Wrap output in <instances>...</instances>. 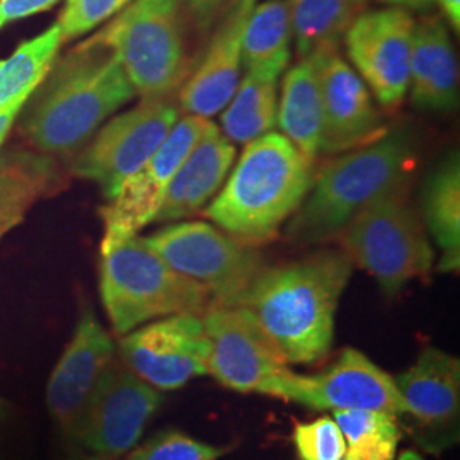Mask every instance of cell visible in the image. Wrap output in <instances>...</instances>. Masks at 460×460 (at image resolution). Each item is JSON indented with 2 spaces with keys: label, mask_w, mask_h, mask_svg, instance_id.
<instances>
[{
  "label": "cell",
  "mask_w": 460,
  "mask_h": 460,
  "mask_svg": "<svg viewBox=\"0 0 460 460\" xmlns=\"http://www.w3.org/2000/svg\"><path fill=\"white\" fill-rule=\"evenodd\" d=\"M397 460H427L425 457H421L418 452H414V450H404L401 456H399V459Z\"/></svg>",
  "instance_id": "f35d334b"
},
{
  "label": "cell",
  "mask_w": 460,
  "mask_h": 460,
  "mask_svg": "<svg viewBox=\"0 0 460 460\" xmlns=\"http://www.w3.org/2000/svg\"><path fill=\"white\" fill-rule=\"evenodd\" d=\"M420 217L429 239L440 249L438 271L460 266V159L454 150L435 165L421 188Z\"/></svg>",
  "instance_id": "7402d4cb"
},
{
  "label": "cell",
  "mask_w": 460,
  "mask_h": 460,
  "mask_svg": "<svg viewBox=\"0 0 460 460\" xmlns=\"http://www.w3.org/2000/svg\"><path fill=\"white\" fill-rule=\"evenodd\" d=\"M368 7V0H290L296 58L340 51L348 30Z\"/></svg>",
  "instance_id": "484cf974"
},
{
  "label": "cell",
  "mask_w": 460,
  "mask_h": 460,
  "mask_svg": "<svg viewBox=\"0 0 460 460\" xmlns=\"http://www.w3.org/2000/svg\"><path fill=\"white\" fill-rule=\"evenodd\" d=\"M256 0H229L207 47L176 94L182 115L212 119L220 115L243 79V36Z\"/></svg>",
  "instance_id": "e0dca14e"
},
{
  "label": "cell",
  "mask_w": 460,
  "mask_h": 460,
  "mask_svg": "<svg viewBox=\"0 0 460 460\" xmlns=\"http://www.w3.org/2000/svg\"><path fill=\"white\" fill-rule=\"evenodd\" d=\"M163 402L161 391L137 377L121 360H113L68 438L85 452L118 459L137 447Z\"/></svg>",
  "instance_id": "8fae6325"
},
{
  "label": "cell",
  "mask_w": 460,
  "mask_h": 460,
  "mask_svg": "<svg viewBox=\"0 0 460 460\" xmlns=\"http://www.w3.org/2000/svg\"><path fill=\"white\" fill-rule=\"evenodd\" d=\"M313 58L319 66L323 99L319 155L363 147L387 132L372 93L340 51Z\"/></svg>",
  "instance_id": "ac0fdd59"
},
{
  "label": "cell",
  "mask_w": 460,
  "mask_h": 460,
  "mask_svg": "<svg viewBox=\"0 0 460 460\" xmlns=\"http://www.w3.org/2000/svg\"><path fill=\"white\" fill-rule=\"evenodd\" d=\"M144 241L174 271L203 287L214 305H243L266 266L258 246L232 237L212 222H172Z\"/></svg>",
  "instance_id": "ba28073f"
},
{
  "label": "cell",
  "mask_w": 460,
  "mask_h": 460,
  "mask_svg": "<svg viewBox=\"0 0 460 460\" xmlns=\"http://www.w3.org/2000/svg\"><path fill=\"white\" fill-rule=\"evenodd\" d=\"M229 452L226 447L207 444L182 431H163L146 444L132 448L125 460H217Z\"/></svg>",
  "instance_id": "f546056e"
},
{
  "label": "cell",
  "mask_w": 460,
  "mask_h": 460,
  "mask_svg": "<svg viewBox=\"0 0 460 460\" xmlns=\"http://www.w3.org/2000/svg\"><path fill=\"white\" fill-rule=\"evenodd\" d=\"M277 127L300 152L317 159L323 128L321 77L315 58L298 60L283 72Z\"/></svg>",
  "instance_id": "603a6c76"
},
{
  "label": "cell",
  "mask_w": 460,
  "mask_h": 460,
  "mask_svg": "<svg viewBox=\"0 0 460 460\" xmlns=\"http://www.w3.org/2000/svg\"><path fill=\"white\" fill-rule=\"evenodd\" d=\"M190 26L197 36L210 33L229 0H181Z\"/></svg>",
  "instance_id": "d6a6232c"
},
{
  "label": "cell",
  "mask_w": 460,
  "mask_h": 460,
  "mask_svg": "<svg viewBox=\"0 0 460 460\" xmlns=\"http://www.w3.org/2000/svg\"><path fill=\"white\" fill-rule=\"evenodd\" d=\"M292 440L300 460L345 459V437L331 416H321L311 423H296Z\"/></svg>",
  "instance_id": "4dcf8cb0"
},
{
  "label": "cell",
  "mask_w": 460,
  "mask_h": 460,
  "mask_svg": "<svg viewBox=\"0 0 460 460\" xmlns=\"http://www.w3.org/2000/svg\"><path fill=\"white\" fill-rule=\"evenodd\" d=\"M132 0H66L57 22L62 40L70 41L93 31L101 22L121 13Z\"/></svg>",
  "instance_id": "1f68e13d"
},
{
  "label": "cell",
  "mask_w": 460,
  "mask_h": 460,
  "mask_svg": "<svg viewBox=\"0 0 460 460\" xmlns=\"http://www.w3.org/2000/svg\"><path fill=\"white\" fill-rule=\"evenodd\" d=\"M99 292L118 336L167 315H203L214 305L203 287L174 271L140 235L101 247Z\"/></svg>",
  "instance_id": "5b68a950"
},
{
  "label": "cell",
  "mask_w": 460,
  "mask_h": 460,
  "mask_svg": "<svg viewBox=\"0 0 460 460\" xmlns=\"http://www.w3.org/2000/svg\"><path fill=\"white\" fill-rule=\"evenodd\" d=\"M279 81L243 74L234 96L220 113V132L234 146H247L277 128Z\"/></svg>",
  "instance_id": "4316f807"
},
{
  "label": "cell",
  "mask_w": 460,
  "mask_h": 460,
  "mask_svg": "<svg viewBox=\"0 0 460 460\" xmlns=\"http://www.w3.org/2000/svg\"><path fill=\"white\" fill-rule=\"evenodd\" d=\"M235 163V146L208 121L207 128L176 171L154 224L188 220L217 197Z\"/></svg>",
  "instance_id": "ffe728a7"
},
{
  "label": "cell",
  "mask_w": 460,
  "mask_h": 460,
  "mask_svg": "<svg viewBox=\"0 0 460 460\" xmlns=\"http://www.w3.org/2000/svg\"><path fill=\"white\" fill-rule=\"evenodd\" d=\"M115 353L113 338L85 305L47 385L49 414L66 437L77 425L99 378L115 360Z\"/></svg>",
  "instance_id": "d6986e66"
},
{
  "label": "cell",
  "mask_w": 460,
  "mask_h": 460,
  "mask_svg": "<svg viewBox=\"0 0 460 460\" xmlns=\"http://www.w3.org/2000/svg\"><path fill=\"white\" fill-rule=\"evenodd\" d=\"M348 460H394L402 429L393 414L367 410L334 411Z\"/></svg>",
  "instance_id": "f1b7e54d"
},
{
  "label": "cell",
  "mask_w": 460,
  "mask_h": 460,
  "mask_svg": "<svg viewBox=\"0 0 460 460\" xmlns=\"http://www.w3.org/2000/svg\"><path fill=\"white\" fill-rule=\"evenodd\" d=\"M414 163L416 142L408 128L387 130L363 147L332 155L315 171L307 197L285 226V239L296 246L336 239L365 207L410 188Z\"/></svg>",
  "instance_id": "3957f363"
},
{
  "label": "cell",
  "mask_w": 460,
  "mask_h": 460,
  "mask_svg": "<svg viewBox=\"0 0 460 460\" xmlns=\"http://www.w3.org/2000/svg\"><path fill=\"white\" fill-rule=\"evenodd\" d=\"M408 94L423 111L448 113L459 104V62L444 17L416 21Z\"/></svg>",
  "instance_id": "44dd1931"
},
{
  "label": "cell",
  "mask_w": 460,
  "mask_h": 460,
  "mask_svg": "<svg viewBox=\"0 0 460 460\" xmlns=\"http://www.w3.org/2000/svg\"><path fill=\"white\" fill-rule=\"evenodd\" d=\"M5 412H7V404H5V401L0 397V423H2V420L5 418Z\"/></svg>",
  "instance_id": "ab89813d"
},
{
  "label": "cell",
  "mask_w": 460,
  "mask_h": 460,
  "mask_svg": "<svg viewBox=\"0 0 460 460\" xmlns=\"http://www.w3.org/2000/svg\"><path fill=\"white\" fill-rule=\"evenodd\" d=\"M60 184L55 161L24 148L0 152V239L19 226L40 198Z\"/></svg>",
  "instance_id": "cb8c5ba5"
},
{
  "label": "cell",
  "mask_w": 460,
  "mask_h": 460,
  "mask_svg": "<svg viewBox=\"0 0 460 460\" xmlns=\"http://www.w3.org/2000/svg\"><path fill=\"white\" fill-rule=\"evenodd\" d=\"M22 108H24V106H14V108H9V110H5V111H0V146L4 144L7 133L11 130L14 119L19 116Z\"/></svg>",
  "instance_id": "8d00e7d4"
},
{
  "label": "cell",
  "mask_w": 460,
  "mask_h": 460,
  "mask_svg": "<svg viewBox=\"0 0 460 460\" xmlns=\"http://www.w3.org/2000/svg\"><path fill=\"white\" fill-rule=\"evenodd\" d=\"M314 176V159L281 133H266L244 146L205 217L243 243H270L307 197Z\"/></svg>",
  "instance_id": "277c9868"
},
{
  "label": "cell",
  "mask_w": 460,
  "mask_h": 460,
  "mask_svg": "<svg viewBox=\"0 0 460 460\" xmlns=\"http://www.w3.org/2000/svg\"><path fill=\"white\" fill-rule=\"evenodd\" d=\"M353 273L341 249H319L296 261L264 266L243 305L285 363L311 365L328 357L336 313Z\"/></svg>",
  "instance_id": "6da1fadb"
},
{
  "label": "cell",
  "mask_w": 460,
  "mask_h": 460,
  "mask_svg": "<svg viewBox=\"0 0 460 460\" xmlns=\"http://www.w3.org/2000/svg\"><path fill=\"white\" fill-rule=\"evenodd\" d=\"M416 19L401 7L365 11L343 45L349 66L382 110H397L408 96Z\"/></svg>",
  "instance_id": "4fadbf2b"
},
{
  "label": "cell",
  "mask_w": 460,
  "mask_h": 460,
  "mask_svg": "<svg viewBox=\"0 0 460 460\" xmlns=\"http://www.w3.org/2000/svg\"><path fill=\"white\" fill-rule=\"evenodd\" d=\"M201 319L208 340L207 374L226 389L263 394L266 384L287 367L244 307L212 305Z\"/></svg>",
  "instance_id": "2e32d148"
},
{
  "label": "cell",
  "mask_w": 460,
  "mask_h": 460,
  "mask_svg": "<svg viewBox=\"0 0 460 460\" xmlns=\"http://www.w3.org/2000/svg\"><path fill=\"white\" fill-rule=\"evenodd\" d=\"M391 7H401L406 11H428L435 5V0H380Z\"/></svg>",
  "instance_id": "d590c367"
},
{
  "label": "cell",
  "mask_w": 460,
  "mask_h": 460,
  "mask_svg": "<svg viewBox=\"0 0 460 460\" xmlns=\"http://www.w3.org/2000/svg\"><path fill=\"white\" fill-rule=\"evenodd\" d=\"M210 119L181 115L163 146L130 178H127L115 197L101 210L104 235L101 247L110 246L154 224L169 184L182 161L195 147Z\"/></svg>",
  "instance_id": "9a60e30c"
},
{
  "label": "cell",
  "mask_w": 460,
  "mask_h": 460,
  "mask_svg": "<svg viewBox=\"0 0 460 460\" xmlns=\"http://www.w3.org/2000/svg\"><path fill=\"white\" fill-rule=\"evenodd\" d=\"M135 96L115 51L96 34L53 62L28 98L19 130L40 152L66 155Z\"/></svg>",
  "instance_id": "7a4b0ae2"
},
{
  "label": "cell",
  "mask_w": 460,
  "mask_h": 460,
  "mask_svg": "<svg viewBox=\"0 0 460 460\" xmlns=\"http://www.w3.org/2000/svg\"><path fill=\"white\" fill-rule=\"evenodd\" d=\"M290 0H266L254 5L243 36V74L277 79L292 60Z\"/></svg>",
  "instance_id": "d4e9b609"
},
{
  "label": "cell",
  "mask_w": 460,
  "mask_h": 460,
  "mask_svg": "<svg viewBox=\"0 0 460 460\" xmlns=\"http://www.w3.org/2000/svg\"><path fill=\"white\" fill-rule=\"evenodd\" d=\"M402 399L397 423L416 447L442 456L459 444L460 362L444 349L428 346L416 363L394 378Z\"/></svg>",
  "instance_id": "7c38bea8"
},
{
  "label": "cell",
  "mask_w": 460,
  "mask_h": 460,
  "mask_svg": "<svg viewBox=\"0 0 460 460\" xmlns=\"http://www.w3.org/2000/svg\"><path fill=\"white\" fill-rule=\"evenodd\" d=\"M62 43L60 26L55 24L0 62V111L26 104L49 74Z\"/></svg>",
  "instance_id": "83f0119b"
},
{
  "label": "cell",
  "mask_w": 460,
  "mask_h": 460,
  "mask_svg": "<svg viewBox=\"0 0 460 460\" xmlns=\"http://www.w3.org/2000/svg\"><path fill=\"white\" fill-rule=\"evenodd\" d=\"M263 395L315 411L367 410L395 418L402 411L394 377L355 348H345L336 362L315 376L296 374L285 367L266 384Z\"/></svg>",
  "instance_id": "30bf717a"
},
{
  "label": "cell",
  "mask_w": 460,
  "mask_h": 460,
  "mask_svg": "<svg viewBox=\"0 0 460 460\" xmlns=\"http://www.w3.org/2000/svg\"><path fill=\"white\" fill-rule=\"evenodd\" d=\"M336 241L341 251L374 277L380 290L394 296L412 279H427L435 264V251L410 188L378 198L355 215Z\"/></svg>",
  "instance_id": "52a82bcc"
},
{
  "label": "cell",
  "mask_w": 460,
  "mask_h": 460,
  "mask_svg": "<svg viewBox=\"0 0 460 460\" xmlns=\"http://www.w3.org/2000/svg\"><path fill=\"white\" fill-rule=\"evenodd\" d=\"M68 460H113L108 459V457H102V456H98V454H91V452H77V454H74L72 457Z\"/></svg>",
  "instance_id": "74e56055"
},
{
  "label": "cell",
  "mask_w": 460,
  "mask_h": 460,
  "mask_svg": "<svg viewBox=\"0 0 460 460\" xmlns=\"http://www.w3.org/2000/svg\"><path fill=\"white\" fill-rule=\"evenodd\" d=\"M341 460H348V459H346V457H345V459H341Z\"/></svg>",
  "instance_id": "60d3db41"
},
{
  "label": "cell",
  "mask_w": 460,
  "mask_h": 460,
  "mask_svg": "<svg viewBox=\"0 0 460 460\" xmlns=\"http://www.w3.org/2000/svg\"><path fill=\"white\" fill-rule=\"evenodd\" d=\"M190 34L181 0H135L98 36L115 51L135 94L164 99L176 98L197 62Z\"/></svg>",
  "instance_id": "8992f818"
},
{
  "label": "cell",
  "mask_w": 460,
  "mask_h": 460,
  "mask_svg": "<svg viewBox=\"0 0 460 460\" xmlns=\"http://www.w3.org/2000/svg\"><path fill=\"white\" fill-rule=\"evenodd\" d=\"M119 360L157 391H176L207 376L208 340L201 315L176 314L150 321L118 343Z\"/></svg>",
  "instance_id": "5bb4252c"
},
{
  "label": "cell",
  "mask_w": 460,
  "mask_h": 460,
  "mask_svg": "<svg viewBox=\"0 0 460 460\" xmlns=\"http://www.w3.org/2000/svg\"><path fill=\"white\" fill-rule=\"evenodd\" d=\"M58 0H0V28L53 7Z\"/></svg>",
  "instance_id": "836d02e7"
},
{
  "label": "cell",
  "mask_w": 460,
  "mask_h": 460,
  "mask_svg": "<svg viewBox=\"0 0 460 460\" xmlns=\"http://www.w3.org/2000/svg\"><path fill=\"white\" fill-rule=\"evenodd\" d=\"M181 115L176 98L142 99L93 135L79 150L72 172L96 182L106 199H111L123 181L163 146Z\"/></svg>",
  "instance_id": "9c48e42d"
},
{
  "label": "cell",
  "mask_w": 460,
  "mask_h": 460,
  "mask_svg": "<svg viewBox=\"0 0 460 460\" xmlns=\"http://www.w3.org/2000/svg\"><path fill=\"white\" fill-rule=\"evenodd\" d=\"M435 4L440 7L442 17L448 24L450 31L459 34L460 31V0H435Z\"/></svg>",
  "instance_id": "e575fe53"
}]
</instances>
